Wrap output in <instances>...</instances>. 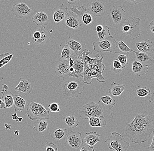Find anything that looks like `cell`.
Returning a JSON list of instances; mask_svg holds the SVG:
<instances>
[{
    "instance_id": "1",
    "label": "cell",
    "mask_w": 154,
    "mask_h": 151,
    "mask_svg": "<svg viewBox=\"0 0 154 151\" xmlns=\"http://www.w3.org/2000/svg\"><path fill=\"white\" fill-rule=\"evenodd\" d=\"M153 118L145 113H137L133 120L125 124V133L132 143L146 142L154 132Z\"/></svg>"
},
{
    "instance_id": "2",
    "label": "cell",
    "mask_w": 154,
    "mask_h": 151,
    "mask_svg": "<svg viewBox=\"0 0 154 151\" xmlns=\"http://www.w3.org/2000/svg\"><path fill=\"white\" fill-rule=\"evenodd\" d=\"M59 84L62 87V96L65 100L78 98L84 90L85 83L81 77L67 76L63 79Z\"/></svg>"
},
{
    "instance_id": "3",
    "label": "cell",
    "mask_w": 154,
    "mask_h": 151,
    "mask_svg": "<svg viewBox=\"0 0 154 151\" xmlns=\"http://www.w3.org/2000/svg\"><path fill=\"white\" fill-rule=\"evenodd\" d=\"M103 56H101V57L96 61L84 64V69L82 74L83 80L84 83L90 85L93 78H96V80L100 83L105 82V79L102 74L106 68V66L103 63Z\"/></svg>"
},
{
    "instance_id": "4",
    "label": "cell",
    "mask_w": 154,
    "mask_h": 151,
    "mask_svg": "<svg viewBox=\"0 0 154 151\" xmlns=\"http://www.w3.org/2000/svg\"><path fill=\"white\" fill-rule=\"evenodd\" d=\"M105 106L100 101L95 103L90 101L81 107L79 110V116L82 120H85L91 117L103 116Z\"/></svg>"
},
{
    "instance_id": "5",
    "label": "cell",
    "mask_w": 154,
    "mask_h": 151,
    "mask_svg": "<svg viewBox=\"0 0 154 151\" xmlns=\"http://www.w3.org/2000/svg\"><path fill=\"white\" fill-rule=\"evenodd\" d=\"M26 113L32 121L39 119H50V112L42 104L34 101H30L27 105Z\"/></svg>"
},
{
    "instance_id": "6",
    "label": "cell",
    "mask_w": 154,
    "mask_h": 151,
    "mask_svg": "<svg viewBox=\"0 0 154 151\" xmlns=\"http://www.w3.org/2000/svg\"><path fill=\"white\" fill-rule=\"evenodd\" d=\"M122 32L132 39H135L141 34L140 20L137 17H129L124 21L122 27Z\"/></svg>"
},
{
    "instance_id": "7",
    "label": "cell",
    "mask_w": 154,
    "mask_h": 151,
    "mask_svg": "<svg viewBox=\"0 0 154 151\" xmlns=\"http://www.w3.org/2000/svg\"><path fill=\"white\" fill-rule=\"evenodd\" d=\"M105 142L109 149L113 151H128L130 146L124 136L116 131L112 132L111 135L106 139Z\"/></svg>"
},
{
    "instance_id": "8",
    "label": "cell",
    "mask_w": 154,
    "mask_h": 151,
    "mask_svg": "<svg viewBox=\"0 0 154 151\" xmlns=\"http://www.w3.org/2000/svg\"><path fill=\"white\" fill-rule=\"evenodd\" d=\"M51 37L50 32L45 26H36L30 34L32 42L35 46L42 47L49 42Z\"/></svg>"
},
{
    "instance_id": "9",
    "label": "cell",
    "mask_w": 154,
    "mask_h": 151,
    "mask_svg": "<svg viewBox=\"0 0 154 151\" xmlns=\"http://www.w3.org/2000/svg\"><path fill=\"white\" fill-rule=\"evenodd\" d=\"M70 9L72 12L76 14L81 23L82 22L86 25H89L92 23L93 17L86 8L83 6L78 7L76 5L71 8Z\"/></svg>"
},
{
    "instance_id": "10",
    "label": "cell",
    "mask_w": 154,
    "mask_h": 151,
    "mask_svg": "<svg viewBox=\"0 0 154 151\" xmlns=\"http://www.w3.org/2000/svg\"><path fill=\"white\" fill-rule=\"evenodd\" d=\"M115 38L112 36L105 40L98 42H93L94 50L97 52H108L112 53L113 45L116 43Z\"/></svg>"
},
{
    "instance_id": "11",
    "label": "cell",
    "mask_w": 154,
    "mask_h": 151,
    "mask_svg": "<svg viewBox=\"0 0 154 151\" xmlns=\"http://www.w3.org/2000/svg\"><path fill=\"white\" fill-rule=\"evenodd\" d=\"M66 142L72 148L79 149L83 144V139L82 134L79 131H71L66 135Z\"/></svg>"
},
{
    "instance_id": "12",
    "label": "cell",
    "mask_w": 154,
    "mask_h": 151,
    "mask_svg": "<svg viewBox=\"0 0 154 151\" xmlns=\"http://www.w3.org/2000/svg\"><path fill=\"white\" fill-rule=\"evenodd\" d=\"M88 9L90 14L96 17L103 16L106 13L104 4L99 0H91Z\"/></svg>"
},
{
    "instance_id": "13",
    "label": "cell",
    "mask_w": 154,
    "mask_h": 151,
    "mask_svg": "<svg viewBox=\"0 0 154 151\" xmlns=\"http://www.w3.org/2000/svg\"><path fill=\"white\" fill-rule=\"evenodd\" d=\"M11 11L13 16L19 19L27 17L31 13L30 8L26 4L23 2L13 5Z\"/></svg>"
},
{
    "instance_id": "14",
    "label": "cell",
    "mask_w": 154,
    "mask_h": 151,
    "mask_svg": "<svg viewBox=\"0 0 154 151\" xmlns=\"http://www.w3.org/2000/svg\"><path fill=\"white\" fill-rule=\"evenodd\" d=\"M109 13L112 23L116 25H118L123 20L125 11L122 6L112 5L110 8Z\"/></svg>"
},
{
    "instance_id": "15",
    "label": "cell",
    "mask_w": 154,
    "mask_h": 151,
    "mask_svg": "<svg viewBox=\"0 0 154 151\" xmlns=\"http://www.w3.org/2000/svg\"><path fill=\"white\" fill-rule=\"evenodd\" d=\"M19 80V84L14 88V90L26 96L29 95L33 88V85L26 77H20Z\"/></svg>"
},
{
    "instance_id": "16",
    "label": "cell",
    "mask_w": 154,
    "mask_h": 151,
    "mask_svg": "<svg viewBox=\"0 0 154 151\" xmlns=\"http://www.w3.org/2000/svg\"><path fill=\"white\" fill-rule=\"evenodd\" d=\"M65 23L68 27L79 29L82 26V23L76 14L72 11L67 12L65 18Z\"/></svg>"
},
{
    "instance_id": "17",
    "label": "cell",
    "mask_w": 154,
    "mask_h": 151,
    "mask_svg": "<svg viewBox=\"0 0 154 151\" xmlns=\"http://www.w3.org/2000/svg\"><path fill=\"white\" fill-rule=\"evenodd\" d=\"M55 73L57 76L63 79L68 76L69 74V63L68 59H61L57 65Z\"/></svg>"
},
{
    "instance_id": "18",
    "label": "cell",
    "mask_w": 154,
    "mask_h": 151,
    "mask_svg": "<svg viewBox=\"0 0 154 151\" xmlns=\"http://www.w3.org/2000/svg\"><path fill=\"white\" fill-rule=\"evenodd\" d=\"M68 8L65 7L63 4L55 7L53 10V18L55 23H58L63 20L68 12Z\"/></svg>"
},
{
    "instance_id": "19",
    "label": "cell",
    "mask_w": 154,
    "mask_h": 151,
    "mask_svg": "<svg viewBox=\"0 0 154 151\" xmlns=\"http://www.w3.org/2000/svg\"><path fill=\"white\" fill-rule=\"evenodd\" d=\"M136 47L138 51L142 53H154V47L153 43L152 41L148 39H145L140 43H136Z\"/></svg>"
},
{
    "instance_id": "20",
    "label": "cell",
    "mask_w": 154,
    "mask_h": 151,
    "mask_svg": "<svg viewBox=\"0 0 154 151\" xmlns=\"http://www.w3.org/2000/svg\"><path fill=\"white\" fill-rule=\"evenodd\" d=\"M32 20L37 26H47L49 22L48 14L43 11L36 12L32 16Z\"/></svg>"
},
{
    "instance_id": "21",
    "label": "cell",
    "mask_w": 154,
    "mask_h": 151,
    "mask_svg": "<svg viewBox=\"0 0 154 151\" xmlns=\"http://www.w3.org/2000/svg\"><path fill=\"white\" fill-rule=\"evenodd\" d=\"M132 52H134L135 54L136 60L139 62L143 65L150 67V66L153 63V59L146 53L135 51L133 50Z\"/></svg>"
},
{
    "instance_id": "22",
    "label": "cell",
    "mask_w": 154,
    "mask_h": 151,
    "mask_svg": "<svg viewBox=\"0 0 154 151\" xmlns=\"http://www.w3.org/2000/svg\"><path fill=\"white\" fill-rule=\"evenodd\" d=\"M149 66L143 65L140 62L135 60L132 65V71L133 73L138 77L147 74L149 72Z\"/></svg>"
},
{
    "instance_id": "23",
    "label": "cell",
    "mask_w": 154,
    "mask_h": 151,
    "mask_svg": "<svg viewBox=\"0 0 154 151\" xmlns=\"http://www.w3.org/2000/svg\"><path fill=\"white\" fill-rule=\"evenodd\" d=\"M100 134L94 131L86 133L84 136L83 142L90 146H93L98 142H100Z\"/></svg>"
},
{
    "instance_id": "24",
    "label": "cell",
    "mask_w": 154,
    "mask_h": 151,
    "mask_svg": "<svg viewBox=\"0 0 154 151\" xmlns=\"http://www.w3.org/2000/svg\"><path fill=\"white\" fill-rule=\"evenodd\" d=\"M92 53H93V52L92 51L85 49L79 54V55L77 56V58L80 60H81L83 62L84 64H86L96 61V60L99 59L101 57V56L97 54L94 58H90L88 56V55L91 54Z\"/></svg>"
},
{
    "instance_id": "25",
    "label": "cell",
    "mask_w": 154,
    "mask_h": 151,
    "mask_svg": "<svg viewBox=\"0 0 154 151\" xmlns=\"http://www.w3.org/2000/svg\"><path fill=\"white\" fill-rule=\"evenodd\" d=\"M66 43L67 47L72 51L76 56H78L82 52V44L71 37H69L67 38Z\"/></svg>"
},
{
    "instance_id": "26",
    "label": "cell",
    "mask_w": 154,
    "mask_h": 151,
    "mask_svg": "<svg viewBox=\"0 0 154 151\" xmlns=\"http://www.w3.org/2000/svg\"><path fill=\"white\" fill-rule=\"evenodd\" d=\"M127 87L125 84L112 82L110 86L108 94L113 97H118L126 90Z\"/></svg>"
},
{
    "instance_id": "27",
    "label": "cell",
    "mask_w": 154,
    "mask_h": 151,
    "mask_svg": "<svg viewBox=\"0 0 154 151\" xmlns=\"http://www.w3.org/2000/svg\"><path fill=\"white\" fill-rule=\"evenodd\" d=\"M116 44L114 50L115 53L119 54H124L128 55L132 51V50L130 49L127 44L122 40L116 42Z\"/></svg>"
},
{
    "instance_id": "28",
    "label": "cell",
    "mask_w": 154,
    "mask_h": 151,
    "mask_svg": "<svg viewBox=\"0 0 154 151\" xmlns=\"http://www.w3.org/2000/svg\"><path fill=\"white\" fill-rule=\"evenodd\" d=\"M88 122L91 127H104L107 125V122L103 116L91 117L88 118Z\"/></svg>"
},
{
    "instance_id": "29",
    "label": "cell",
    "mask_w": 154,
    "mask_h": 151,
    "mask_svg": "<svg viewBox=\"0 0 154 151\" xmlns=\"http://www.w3.org/2000/svg\"><path fill=\"white\" fill-rule=\"evenodd\" d=\"M2 99L4 102L5 108H9L13 106L14 95L8 90H5L2 92Z\"/></svg>"
},
{
    "instance_id": "30",
    "label": "cell",
    "mask_w": 154,
    "mask_h": 151,
    "mask_svg": "<svg viewBox=\"0 0 154 151\" xmlns=\"http://www.w3.org/2000/svg\"><path fill=\"white\" fill-rule=\"evenodd\" d=\"M26 105V100L23 99L21 95H14L13 103L14 110L22 112L25 109Z\"/></svg>"
},
{
    "instance_id": "31",
    "label": "cell",
    "mask_w": 154,
    "mask_h": 151,
    "mask_svg": "<svg viewBox=\"0 0 154 151\" xmlns=\"http://www.w3.org/2000/svg\"><path fill=\"white\" fill-rule=\"evenodd\" d=\"M48 128V122L47 119H39L35 121L33 123V130L37 132H42L45 131Z\"/></svg>"
},
{
    "instance_id": "32",
    "label": "cell",
    "mask_w": 154,
    "mask_h": 151,
    "mask_svg": "<svg viewBox=\"0 0 154 151\" xmlns=\"http://www.w3.org/2000/svg\"><path fill=\"white\" fill-rule=\"evenodd\" d=\"M74 59V71L75 73L82 78V74L84 69V64L76 56L72 57Z\"/></svg>"
},
{
    "instance_id": "33",
    "label": "cell",
    "mask_w": 154,
    "mask_h": 151,
    "mask_svg": "<svg viewBox=\"0 0 154 151\" xmlns=\"http://www.w3.org/2000/svg\"><path fill=\"white\" fill-rule=\"evenodd\" d=\"M67 134V130L66 128H57L51 133V137L56 140H60L64 138Z\"/></svg>"
},
{
    "instance_id": "34",
    "label": "cell",
    "mask_w": 154,
    "mask_h": 151,
    "mask_svg": "<svg viewBox=\"0 0 154 151\" xmlns=\"http://www.w3.org/2000/svg\"><path fill=\"white\" fill-rule=\"evenodd\" d=\"M63 122L70 128H74L79 125V120L75 116H68L63 118Z\"/></svg>"
},
{
    "instance_id": "35",
    "label": "cell",
    "mask_w": 154,
    "mask_h": 151,
    "mask_svg": "<svg viewBox=\"0 0 154 151\" xmlns=\"http://www.w3.org/2000/svg\"><path fill=\"white\" fill-rule=\"evenodd\" d=\"M100 100L103 104L109 109L111 110V109L115 105V100L113 99L109 95H106L103 97H101Z\"/></svg>"
},
{
    "instance_id": "36",
    "label": "cell",
    "mask_w": 154,
    "mask_h": 151,
    "mask_svg": "<svg viewBox=\"0 0 154 151\" xmlns=\"http://www.w3.org/2000/svg\"><path fill=\"white\" fill-rule=\"evenodd\" d=\"M13 56L12 54L8 53L0 54V69L8 64Z\"/></svg>"
},
{
    "instance_id": "37",
    "label": "cell",
    "mask_w": 154,
    "mask_h": 151,
    "mask_svg": "<svg viewBox=\"0 0 154 151\" xmlns=\"http://www.w3.org/2000/svg\"><path fill=\"white\" fill-rule=\"evenodd\" d=\"M112 36L110 35L109 28L107 26H103V28L102 31L98 32V38L100 41L105 40Z\"/></svg>"
},
{
    "instance_id": "38",
    "label": "cell",
    "mask_w": 154,
    "mask_h": 151,
    "mask_svg": "<svg viewBox=\"0 0 154 151\" xmlns=\"http://www.w3.org/2000/svg\"><path fill=\"white\" fill-rule=\"evenodd\" d=\"M75 56L72 51L67 47V45H64L62 48L60 59L63 60L68 59L70 57Z\"/></svg>"
},
{
    "instance_id": "39",
    "label": "cell",
    "mask_w": 154,
    "mask_h": 151,
    "mask_svg": "<svg viewBox=\"0 0 154 151\" xmlns=\"http://www.w3.org/2000/svg\"><path fill=\"white\" fill-rule=\"evenodd\" d=\"M124 69L117 59H115L112 62V64L111 66V71L116 74H120Z\"/></svg>"
},
{
    "instance_id": "40",
    "label": "cell",
    "mask_w": 154,
    "mask_h": 151,
    "mask_svg": "<svg viewBox=\"0 0 154 151\" xmlns=\"http://www.w3.org/2000/svg\"><path fill=\"white\" fill-rule=\"evenodd\" d=\"M151 93L152 92L150 89L147 88L146 86L143 88H141L139 86L136 90L137 95L140 98H145L147 96H149L151 95Z\"/></svg>"
},
{
    "instance_id": "41",
    "label": "cell",
    "mask_w": 154,
    "mask_h": 151,
    "mask_svg": "<svg viewBox=\"0 0 154 151\" xmlns=\"http://www.w3.org/2000/svg\"><path fill=\"white\" fill-rule=\"evenodd\" d=\"M128 56L124 54H119L117 56V60L120 62L123 68H125L128 65Z\"/></svg>"
},
{
    "instance_id": "42",
    "label": "cell",
    "mask_w": 154,
    "mask_h": 151,
    "mask_svg": "<svg viewBox=\"0 0 154 151\" xmlns=\"http://www.w3.org/2000/svg\"><path fill=\"white\" fill-rule=\"evenodd\" d=\"M45 149L46 151H58L57 146L52 142H46Z\"/></svg>"
},
{
    "instance_id": "43",
    "label": "cell",
    "mask_w": 154,
    "mask_h": 151,
    "mask_svg": "<svg viewBox=\"0 0 154 151\" xmlns=\"http://www.w3.org/2000/svg\"><path fill=\"white\" fill-rule=\"evenodd\" d=\"M48 107L51 111L53 113L59 112L60 109L59 108V105L57 103L54 102L48 105Z\"/></svg>"
},
{
    "instance_id": "44",
    "label": "cell",
    "mask_w": 154,
    "mask_h": 151,
    "mask_svg": "<svg viewBox=\"0 0 154 151\" xmlns=\"http://www.w3.org/2000/svg\"><path fill=\"white\" fill-rule=\"evenodd\" d=\"M79 151H95L94 148L90 146L85 144L84 142L83 146L81 147V149Z\"/></svg>"
},
{
    "instance_id": "45",
    "label": "cell",
    "mask_w": 154,
    "mask_h": 151,
    "mask_svg": "<svg viewBox=\"0 0 154 151\" xmlns=\"http://www.w3.org/2000/svg\"><path fill=\"white\" fill-rule=\"evenodd\" d=\"M3 79V77H0V82ZM8 87L7 85L0 83V97H2V91H3V90H8Z\"/></svg>"
},
{
    "instance_id": "46",
    "label": "cell",
    "mask_w": 154,
    "mask_h": 151,
    "mask_svg": "<svg viewBox=\"0 0 154 151\" xmlns=\"http://www.w3.org/2000/svg\"><path fill=\"white\" fill-rule=\"evenodd\" d=\"M152 139V142L151 145L148 147V149L150 151H154V133H153Z\"/></svg>"
},
{
    "instance_id": "47",
    "label": "cell",
    "mask_w": 154,
    "mask_h": 151,
    "mask_svg": "<svg viewBox=\"0 0 154 151\" xmlns=\"http://www.w3.org/2000/svg\"><path fill=\"white\" fill-rule=\"evenodd\" d=\"M127 2H130L134 4L137 5L139 4L140 3L144 2L145 0H126Z\"/></svg>"
},
{
    "instance_id": "48",
    "label": "cell",
    "mask_w": 154,
    "mask_h": 151,
    "mask_svg": "<svg viewBox=\"0 0 154 151\" xmlns=\"http://www.w3.org/2000/svg\"><path fill=\"white\" fill-rule=\"evenodd\" d=\"M149 28L152 33H154V20H152L150 23L149 25Z\"/></svg>"
},
{
    "instance_id": "49",
    "label": "cell",
    "mask_w": 154,
    "mask_h": 151,
    "mask_svg": "<svg viewBox=\"0 0 154 151\" xmlns=\"http://www.w3.org/2000/svg\"><path fill=\"white\" fill-rule=\"evenodd\" d=\"M67 3L70 5H74L78 2H79L80 0H66Z\"/></svg>"
},
{
    "instance_id": "50",
    "label": "cell",
    "mask_w": 154,
    "mask_h": 151,
    "mask_svg": "<svg viewBox=\"0 0 154 151\" xmlns=\"http://www.w3.org/2000/svg\"><path fill=\"white\" fill-rule=\"evenodd\" d=\"M103 28V26L101 25H99L96 26V29L97 32H100Z\"/></svg>"
},
{
    "instance_id": "51",
    "label": "cell",
    "mask_w": 154,
    "mask_h": 151,
    "mask_svg": "<svg viewBox=\"0 0 154 151\" xmlns=\"http://www.w3.org/2000/svg\"><path fill=\"white\" fill-rule=\"evenodd\" d=\"M0 108L1 109L5 108V103L2 99V97H0Z\"/></svg>"
},
{
    "instance_id": "52",
    "label": "cell",
    "mask_w": 154,
    "mask_h": 151,
    "mask_svg": "<svg viewBox=\"0 0 154 151\" xmlns=\"http://www.w3.org/2000/svg\"><path fill=\"white\" fill-rule=\"evenodd\" d=\"M149 102H151L154 103V93L153 92H152L151 93V95L149 96Z\"/></svg>"
},
{
    "instance_id": "53",
    "label": "cell",
    "mask_w": 154,
    "mask_h": 151,
    "mask_svg": "<svg viewBox=\"0 0 154 151\" xmlns=\"http://www.w3.org/2000/svg\"><path fill=\"white\" fill-rule=\"evenodd\" d=\"M14 134H16V135H19V130L15 131V132H14Z\"/></svg>"
}]
</instances>
